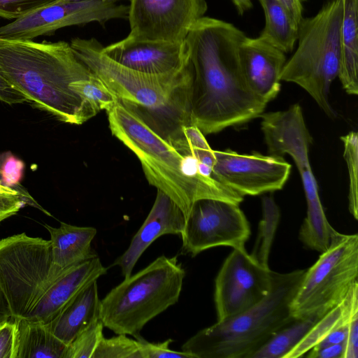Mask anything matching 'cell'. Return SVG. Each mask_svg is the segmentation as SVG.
Listing matches in <instances>:
<instances>
[{
    "label": "cell",
    "mask_w": 358,
    "mask_h": 358,
    "mask_svg": "<svg viewBox=\"0 0 358 358\" xmlns=\"http://www.w3.org/2000/svg\"><path fill=\"white\" fill-rule=\"evenodd\" d=\"M102 52L125 67L151 74L175 72L190 62L185 40L181 43L141 41L127 36L103 46Z\"/></svg>",
    "instance_id": "15"
},
{
    "label": "cell",
    "mask_w": 358,
    "mask_h": 358,
    "mask_svg": "<svg viewBox=\"0 0 358 358\" xmlns=\"http://www.w3.org/2000/svg\"><path fill=\"white\" fill-rule=\"evenodd\" d=\"M135 338L139 343L141 358H192L182 351L171 350L169 345L173 342L171 338L158 343L148 342L141 335Z\"/></svg>",
    "instance_id": "34"
},
{
    "label": "cell",
    "mask_w": 358,
    "mask_h": 358,
    "mask_svg": "<svg viewBox=\"0 0 358 358\" xmlns=\"http://www.w3.org/2000/svg\"><path fill=\"white\" fill-rule=\"evenodd\" d=\"M358 235L335 231L329 247L306 273L291 303L294 318L323 317L357 282Z\"/></svg>",
    "instance_id": "9"
},
{
    "label": "cell",
    "mask_w": 358,
    "mask_h": 358,
    "mask_svg": "<svg viewBox=\"0 0 358 358\" xmlns=\"http://www.w3.org/2000/svg\"><path fill=\"white\" fill-rule=\"evenodd\" d=\"M106 113L112 134L136 156L148 182L170 197L185 217L199 199L243 201V196L215 178V157L208 144L185 141L180 153L119 101Z\"/></svg>",
    "instance_id": "2"
},
{
    "label": "cell",
    "mask_w": 358,
    "mask_h": 358,
    "mask_svg": "<svg viewBox=\"0 0 358 358\" xmlns=\"http://www.w3.org/2000/svg\"><path fill=\"white\" fill-rule=\"evenodd\" d=\"M241 70L250 90L266 103L280 91V73L287 61L285 53L257 38L246 36L239 50Z\"/></svg>",
    "instance_id": "17"
},
{
    "label": "cell",
    "mask_w": 358,
    "mask_h": 358,
    "mask_svg": "<svg viewBox=\"0 0 358 358\" xmlns=\"http://www.w3.org/2000/svg\"><path fill=\"white\" fill-rule=\"evenodd\" d=\"M0 184L3 185V183H2V178H1V173H0Z\"/></svg>",
    "instance_id": "45"
},
{
    "label": "cell",
    "mask_w": 358,
    "mask_h": 358,
    "mask_svg": "<svg viewBox=\"0 0 358 358\" xmlns=\"http://www.w3.org/2000/svg\"><path fill=\"white\" fill-rule=\"evenodd\" d=\"M103 324L101 319L81 331L68 345L64 358H92L103 337Z\"/></svg>",
    "instance_id": "31"
},
{
    "label": "cell",
    "mask_w": 358,
    "mask_h": 358,
    "mask_svg": "<svg viewBox=\"0 0 358 358\" xmlns=\"http://www.w3.org/2000/svg\"><path fill=\"white\" fill-rule=\"evenodd\" d=\"M320 318L316 316L295 318L273 334L250 358H285Z\"/></svg>",
    "instance_id": "25"
},
{
    "label": "cell",
    "mask_w": 358,
    "mask_h": 358,
    "mask_svg": "<svg viewBox=\"0 0 358 358\" xmlns=\"http://www.w3.org/2000/svg\"><path fill=\"white\" fill-rule=\"evenodd\" d=\"M70 45L78 58L150 128L172 143L192 125L191 98L194 70L190 62L182 69L151 74L125 67L102 52L95 38H75Z\"/></svg>",
    "instance_id": "4"
},
{
    "label": "cell",
    "mask_w": 358,
    "mask_h": 358,
    "mask_svg": "<svg viewBox=\"0 0 358 358\" xmlns=\"http://www.w3.org/2000/svg\"><path fill=\"white\" fill-rule=\"evenodd\" d=\"M357 285L358 283L354 285L348 296L341 303L320 318L299 344L285 358L303 356L344 321L350 309L354 289Z\"/></svg>",
    "instance_id": "26"
},
{
    "label": "cell",
    "mask_w": 358,
    "mask_h": 358,
    "mask_svg": "<svg viewBox=\"0 0 358 358\" xmlns=\"http://www.w3.org/2000/svg\"><path fill=\"white\" fill-rule=\"evenodd\" d=\"M239 15H243L253 6L252 0H231Z\"/></svg>",
    "instance_id": "42"
},
{
    "label": "cell",
    "mask_w": 358,
    "mask_h": 358,
    "mask_svg": "<svg viewBox=\"0 0 358 358\" xmlns=\"http://www.w3.org/2000/svg\"><path fill=\"white\" fill-rule=\"evenodd\" d=\"M342 14V0H329L316 15L303 17L297 49L280 76V81L294 83L306 90L330 117L336 115L329 93L339 70Z\"/></svg>",
    "instance_id": "7"
},
{
    "label": "cell",
    "mask_w": 358,
    "mask_h": 358,
    "mask_svg": "<svg viewBox=\"0 0 358 358\" xmlns=\"http://www.w3.org/2000/svg\"><path fill=\"white\" fill-rule=\"evenodd\" d=\"M128 11L129 6L112 1L56 2L0 27V38L32 40L40 36L52 35L59 29L73 25L96 22L104 26L113 19H127Z\"/></svg>",
    "instance_id": "11"
},
{
    "label": "cell",
    "mask_w": 358,
    "mask_h": 358,
    "mask_svg": "<svg viewBox=\"0 0 358 358\" xmlns=\"http://www.w3.org/2000/svg\"><path fill=\"white\" fill-rule=\"evenodd\" d=\"M59 0H0V17L15 20Z\"/></svg>",
    "instance_id": "32"
},
{
    "label": "cell",
    "mask_w": 358,
    "mask_h": 358,
    "mask_svg": "<svg viewBox=\"0 0 358 358\" xmlns=\"http://www.w3.org/2000/svg\"><path fill=\"white\" fill-rule=\"evenodd\" d=\"M64 273L53 265L50 241L25 233L0 240V289L13 319L27 317Z\"/></svg>",
    "instance_id": "8"
},
{
    "label": "cell",
    "mask_w": 358,
    "mask_h": 358,
    "mask_svg": "<svg viewBox=\"0 0 358 358\" xmlns=\"http://www.w3.org/2000/svg\"><path fill=\"white\" fill-rule=\"evenodd\" d=\"M24 167V162L21 159L11 154L7 155L0 165L3 185L12 188L18 185L22 177Z\"/></svg>",
    "instance_id": "35"
},
{
    "label": "cell",
    "mask_w": 358,
    "mask_h": 358,
    "mask_svg": "<svg viewBox=\"0 0 358 358\" xmlns=\"http://www.w3.org/2000/svg\"><path fill=\"white\" fill-rule=\"evenodd\" d=\"M266 23L259 37L284 53L292 52L298 38L299 24L278 0H259Z\"/></svg>",
    "instance_id": "24"
},
{
    "label": "cell",
    "mask_w": 358,
    "mask_h": 358,
    "mask_svg": "<svg viewBox=\"0 0 358 358\" xmlns=\"http://www.w3.org/2000/svg\"><path fill=\"white\" fill-rule=\"evenodd\" d=\"M14 358H64L68 345L57 338L42 321L27 317L13 318Z\"/></svg>",
    "instance_id": "22"
},
{
    "label": "cell",
    "mask_w": 358,
    "mask_h": 358,
    "mask_svg": "<svg viewBox=\"0 0 358 358\" xmlns=\"http://www.w3.org/2000/svg\"><path fill=\"white\" fill-rule=\"evenodd\" d=\"M83 1H96V0H59L57 2ZM101 1L116 2V1H120V0H101ZM127 1H130L131 0H127Z\"/></svg>",
    "instance_id": "44"
},
{
    "label": "cell",
    "mask_w": 358,
    "mask_h": 358,
    "mask_svg": "<svg viewBox=\"0 0 358 358\" xmlns=\"http://www.w3.org/2000/svg\"><path fill=\"white\" fill-rule=\"evenodd\" d=\"M70 87L99 111L109 110L118 101L115 94L94 73L88 78L72 82Z\"/></svg>",
    "instance_id": "28"
},
{
    "label": "cell",
    "mask_w": 358,
    "mask_h": 358,
    "mask_svg": "<svg viewBox=\"0 0 358 358\" xmlns=\"http://www.w3.org/2000/svg\"><path fill=\"white\" fill-rule=\"evenodd\" d=\"M185 276L177 257H158L101 300L103 327L116 334L139 336L149 321L178 302Z\"/></svg>",
    "instance_id": "6"
},
{
    "label": "cell",
    "mask_w": 358,
    "mask_h": 358,
    "mask_svg": "<svg viewBox=\"0 0 358 358\" xmlns=\"http://www.w3.org/2000/svg\"><path fill=\"white\" fill-rule=\"evenodd\" d=\"M117 336L100 341L92 358H141L139 343L129 338L126 334Z\"/></svg>",
    "instance_id": "30"
},
{
    "label": "cell",
    "mask_w": 358,
    "mask_h": 358,
    "mask_svg": "<svg viewBox=\"0 0 358 358\" xmlns=\"http://www.w3.org/2000/svg\"><path fill=\"white\" fill-rule=\"evenodd\" d=\"M213 152L215 178L243 197L280 190L290 175L292 166L281 156L231 149Z\"/></svg>",
    "instance_id": "14"
},
{
    "label": "cell",
    "mask_w": 358,
    "mask_h": 358,
    "mask_svg": "<svg viewBox=\"0 0 358 358\" xmlns=\"http://www.w3.org/2000/svg\"><path fill=\"white\" fill-rule=\"evenodd\" d=\"M25 203L20 194H0V222L16 214Z\"/></svg>",
    "instance_id": "37"
},
{
    "label": "cell",
    "mask_w": 358,
    "mask_h": 358,
    "mask_svg": "<svg viewBox=\"0 0 358 358\" xmlns=\"http://www.w3.org/2000/svg\"><path fill=\"white\" fill-rule=\"evenodd\" d=\"M205 0H131L127 37L141 41H185L207 11Z\"/></svg>",
    "instance_id": "13"
},
{
    "label": "cell",
    "mask_w": 358,
    "mask_h": 358,
    "mask_svg": "<svg viewBox=\"0 0 358 358\" xmlns=\"http://www.w3.org/2000/svg\"><path fill=\"white\" fill-rule=\"evenodd\" d=\"M358 357V286L355 287L348 316V331L343 358Z\"/></svg>",
    "instance_id": "33"
},
{
    "label": "cell",
    "mask_w": 358,
    "mask_h": 358,
    "mask_svg": "<svg viewBox=\"0 0 358 358\" xmlns=\"http://www.w3.org/2000/svg\"><path fill=\"white\" fill-rule=\"evenodd\" d=\"M307 355L309 358H343L345 343L324 347H313Z\"/></svg>",
    "instance_id": "38"
},
{
    "label": "cell",
    "mask_w": 358,
    "mask_h": 358,
    "mask_svg": "<svg viewBox=\"0 0 358 358\" xmlns=\"http://www.w3.org/2000/svg\"><path fill=\"white\" fill-rule=\"evenodd\" d=\"M249 222L239 204L215 199L196 201L182 233V253L195 257L215 247L245 248Z\"/></svg>",
    "instance_id": "10"
},
{
    "label": "cell",
    "mask_w": 358,
    "mask_h": 358,
    "mask_svg": "<svg viewBox=\"0 0 358 358\" xmlns=\"http://www.w3.org/2000/svg\"><path fill=\"white\" fill-rule=\"evenodd\" d=\"M106 272L99 257L67 270L48 288L27 317L50 322L84 287Z\"/></svg>",
    "instance_id": "19"
},
{
    "label": "cell",
    "mask_w": 358,
    "mask_h": 358,
    "mask_svg": "<svg viewBox=\"0 0 358 358\" xmlns=\"http://www.w3.org/2000/svg\"><path fill=\"white\" fill-rule=\"evenodd\" d=\"M306 271H273L271 289L262 301L200 330L182 344V351L192 358H250L273 334L295 319L291 303Z\"/></svg>",
    "instance_id": "5"
},
{
    "label": "cell",
    "mask_w": 358,
    "mask_h": 358,
    "mask_svg": "<svg viewBox=\"0 0 358 358\" xmlns=\"http://www.w3.org/2000/svg\"><path fill=\"white\" fill-rule=\"evenodd\" d=\"M338 78L350 95L358 94V0H342Z\"/></svg>",
    "instance_id": "23"
},
{
    "label": "cell",
    "mask_w": 358,
    "mask_h": 358,
    "mask_svg": "<svg viewBox=\"0 0 358 358\" xmlns=\"http://www.w3.org/2000/svg\"><path fill=\"white\" fill-rule=\"evenodd\" d=\"M262 217L251 256L261 265L268 266V257L280 220V209L271 196L262 199Z\"/></svg>",
    "instance_id": "27"
},
{
    "label": "cell",
    "mask_w": 358,
    "mask_h": 358,
    "mask_svg": "<svg viewBox=\"0 0 358 358\" xmlns=\"http://www.w3.org/2000/svg\"><path fill=\"white\" fill-rule=\"evenodd\" d=\"M247 36L234 24L203 16L185 43L194 70L191 118L203 134L260 117L266 105L244 78L239 47Z\"/></svg>",
    "instance_id": "1"
},
{
    "label": "cell",
    "mask_w": 358,
    "mask_h": 358,
    "mask_svg": "<svg viewBox=\"0 0 358 358\" xmlns=\"http://www.w3.org/2000/svg\"><path fill=\"white\" fill-rule=\"evenodd\" d=\"M288 11L293 20L299 24L303 19L302 0H278Z\"/></svg>",
    "instance_id": "40"
},
{
    "label": "cell",
    "mask_w": 358,
    "mask_h": 358,
    "mask_svg": "<svg viewBox=\"0 0 358 358\" xmlns=\"http://www.w3.org/2000/svg\"><path fill=\"white\" fill-rule=\"evenodd\" d=\"M186 217L179 206L166 194L157 189L152 207L144 222L134 236L128 248L113 264L127 278L145 250L159 237L181 235Z\"/></svg>",
    "instance_id": "16"
},
{
    "label": "cell",
    "mask_w": 358,
    "mask_h": 358,
    "mask_svg": "<svg viewBox=\"0 0 358 358\" xmlns=\"http://www.w3.org/2000/svg\"><path fill=\"white\" fill-rule=\"evenodd\" d=\"M273 271L259 264L245 248H233L215 281L217 321L237 315L262 301L272 286Z\"/></svg>",
    "instance_id": "12"
},
{
    "label": "cell",
    "mask_w": 358,
    "mask_h": 358,
    "mask_svg": "<svg viewBox=\"0 0 358 358\" xmlns=\"http://www.w3.org/2000/svg\"><path fill=\"white\" fill-rule=\"evenodd\" d=\"M0 101L10 105L28 102L25 96L13 88L1 75Z\"/></svg>",
    "instance_id": "39"
},
{
    "label": "cell",
    "mask_w": 358,
    "mask_h": 358,
    "mask_svg": "<svg viewBox=\"0 0 358 358\" xmlns=\"http://www.w3.org/2000/svg\"><path fill=\"white\" fill-rule=\"evenodd\" d=\"M0 75L29 103L64 122L81 124L99 112L70 87L94 73L66 41L0 38Z\"/></svg>",
    "instance_id": "3"
},
{
    "label": "cell",
    "mask_w": 358,
    "mask_h": 358,
    "mask_svg": "<svg viewBox=\"0 0 358 358\" xmlns=\"http://www.w3.org/2000/svg\"><path fill=\"white\" fill-rule=\"evenodd\" d=\"M261 127L269 155H289L296 165L308 162L313 138L302 109L294 103L285 110L261 115Z\"/></svg>",
    "instance_id": "18"
},
{
    "label": "cell",
    "mask_w": 358,
    "mask_h": 358,
    "mask_svg": "<svg viewBox=\"0 0 358 358\" xmlns=\"http://www.w3.org/2000/svg\"><path fill=\"white\" fill-rule=\"evenodd\" d=\"M101 319V300L97 280L84 287L46 324L53 334L66 345L95 321Z\"/></svg>",
    "instance_id": "20"
},
{
    "label": "cell",
    "mask_w": 358,
    "mask_h": 358,
    "mask_svg": "<svg viewBox=\"0 0 358 358\" xmlns=\"http://www.w3.org/2000/svg\"><path fill=\"white\" fill-rule=\"evenodd\" d=\"M15 347V325L13 320L0 325V358H14Z\"/></svg>",
    "instance_id": "36"
},
{
    "label": "cell",
    "mask_w": 358,
    "mask_h": 358,
    "mask_svg": "<svg viewBox=\"0 0 358 358\" xmlns=\"http://www.w3.org/2000/svg\"><path fill=\"white\" fill-rule=\"evenodd\" d=\"M0 194H20L24 199L22 194L19 190L12 187H6L1 184H0Z\"/></svg>",
    "instance_id": "43"
},
{
    "label": "cell",
    "mask_w": 358,
    "mask_h": 358,
    "mask_svg": "<svg viewBox=\"0 0 358 358\" xmlns=\"http://www.w3.org/2000/svg\"><path fill=\"white\" fill-rule=\"evenodd\" d=\"M50 235L52 263L64 273L88 259L98 257L91 243L96 234L92 227H77L60 222L59 227L44 225Z\"/></svg>",
    "instance_id": "21"
},
{
    "label": "cell",
    "mask_w": 358,
    "mask_h": 358,
    "mask_svg": "<svg viewBox=\"0 0 358 358\" xmlns=\"http://www.w3.org/2000/svg\"><path fill=\"white\" fill-rule=\"evenodd\" d=\"M13 320L7 302L0 289V321Z\"/></svg>",
    "instance_id": "41"
},
{
    "label": "cell",
    "mask_w": 358,
    "mask_h": 358,
    "mask_svg": "<svg viewBox=\"0 0 358 358\" xmlns=\"http://www.w3.org/2000/svg\"><path fill=\"white\" fill-rule=\"evenodd\" d=\"M343 143V157L349 173V210L355 220L358 219V135L350 131L341 137Z\"/></svg>",
    "instance_id": "29"
}]
</instances>
